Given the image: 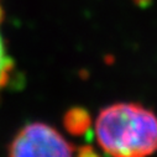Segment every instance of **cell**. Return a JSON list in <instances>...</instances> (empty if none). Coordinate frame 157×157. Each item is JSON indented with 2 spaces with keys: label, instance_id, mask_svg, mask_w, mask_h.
<instances>
[{
  "label": "cell",
  "instance_id": "6da1fadb",
  "mask_svg": "<svg viewBox=\"0 0 157 157\" xmlns=\"http://www.w3.org/2000/svg\"><path fill=\"white\" fill-rule=\"evenodd\" d=\"M95 136L110 157H150L157 151V115L137 103H115L100 110Z\"/></svg>",
  "mask_w": 157,
  "mask_h": 157
},
{
  "label": "cell",
  "instance_id": "7a4b0ae2",
  "mask_svg": "<svg viewBox=\"0 0 157 157\" xmlns=\"http://www.w3.org/2000/svg\"><path fill=\"white\" fill-rule=\"evenodd\" d=\"M9 157H74V147L45 123L22 126L8 146Z\"/></svg>",
  "mask_w": 157,
  "mask_h": 157
},
{
  "label": "cell",
  "instance_id": "3957f363",
  "mask_svg": "<svg viewBox=\"0 0 157 157\" xmlns=\"http://www.w3.org/2000/svg\"><path fill=\"white\" fill-rule=\"evenodd\" d=\"M92 126V117L87 109L82 106H73L63 115V128L69 135L82 136L88 134Z\"/></svg>",
  "mask_w": 157,
  "mask_h": 157
},
{
  "label": "cell",
  "instance_id": "277c9868",
  "mask_svg": "<svg viewBox=\"0 0 157 157\" xmlns=\"http://www.w3.org/2000/svg\"><path fill=\"white\" fill-rule=\"evenodd\" d=\"M15 63L14 59L9 56L4 38L0 33V94L10 84V81L14 75Z\"/></svg>",
  "mask_w": 157,
  "mask_h": 157
},
{
  "label": "cell",
  "instance_id": "5b68a950",
  "mask_svg": "<svg viewBox=\"0 0 157 157\" xmlns=\"http://www.w3.org/2000/svg\"><path fill=\"white\" fill-rule=\"evenodd\" d=\"M75 157H101L100 153L90 145H83L77 150V153H74Z\"/></svg>",
  "mask_w": 157,
  "mask_h": 157
},
{
  "label": "cell",
  "instance_id": "8992f818",
  "mask_svg": "<svg viewBox=\"0 0 157 157\" xmlns=\"http://www.w3.org/2000/svg\"><path fill=\"white\" fill-rule=\"evenodd\" d=\"M134 3H135V5H137L140 8H147L151 5L152 0H134Z\"/></svg>",
  "mask_w": 157,
  "mask_h": 157
},
{
  "label": "cell",
  "instance_id": "52a82bcc",
  "mask_svg": "<svg viewBox=\"0 0 157 157\" xmlns=\"http://www.w3.org/2000/svg\"><path fill=\"white\" fill-rule=\"evenodd\" d=\"M4 17H5V13H4V8H3V5H2V0H0V25L3 24Z\"/></svg>",
  "mask_w": 157,
  "mask_h": 157
}]
</instances>
